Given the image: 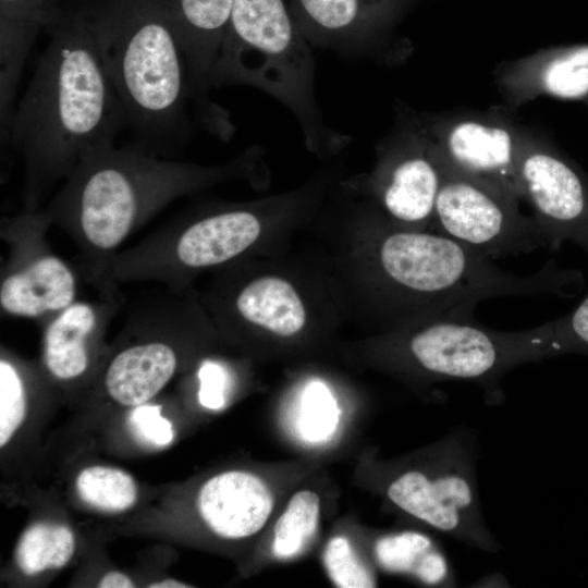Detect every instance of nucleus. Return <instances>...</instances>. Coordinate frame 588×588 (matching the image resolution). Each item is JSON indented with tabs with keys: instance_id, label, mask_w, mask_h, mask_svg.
<instances>
[{
	"instance_id": "f257e3e1",
	"label": "nucleus",
	"mask_w": 588,
	"mask_h": 588,
	"mask_svg": "<svg viewBox=\"0 0 588 588\" xmlns=\"http://www.w3.org/2000/svg\"><path fill=\"white\" fill-rule=\"evenodd\" d=\"M12 117L9 146L24 166L23 208L37 210L88 151L114 144L125 119L81 0L64 2Z\"/></svg>"
},
{
	"instance_id": "f03ea898",
	"label": "nucleus",
	"mask_w": 588,
	"mask_h": 588,
	"mask_svg": "<svg viewBox=\"0 0 588 588\" xmlns=\"http://www.w3.org/2000/svg\"><path fill=\"white\" fill-rule=\"evenodd\" d=\"M244 160L203 168L154 155L136 144L85 154L46 212L79 253L84 278L98 292L118 290L110 267L122 243L174 199L242 172Z\"/></svg>"
},
{
	"instance_id": "7ed1b4c3",
	"label": "nucleus",
	"mask_w": 588,
	"mask_h": 588,
	"mask_svg": "<svg viewBox=\"0 0 588 588\" xmlns=\"http://www.w3.org/2000/svg\"><path fill=\"white\" fill-rule=\"evenodd\" d=\"M134 144L170 158L189 137L184 52L167 0H81Z\"/></svg>"
},
{
	"instance_id": "20e7f679",
	"label": "nucleus",
	"mask_w": 588,
	"mask_h": 588,
	"mask_svg": "<svg viewBox=\"0 0 588 588\" xmlns=\"http://www.w3.org/2000/svg\"><path fill=\"white\" fill-rule=\"evenodd\" d=\"M245 85L283 103L311 150L330 151L348 136L328 126L315 97V62L287 0H234L211 87Z\"/></svg>"
},
{
	"instance_id": "39448f33",
	"label": "nucleus",
	"mask_w": 588,
	"mask_h": 588,
	"mask_svg": "<svg viewBox=\"0 0 588 588\" xmlns=\"http://www.w3.org/2000/svg\"><path fill=\"white\" fill-rule=\"evenodd\" d=\"M442 162L433 215L441 234L491 259L547 248L540 228L519 211L518 200Z\"/></svg>"
},
{
	"instance_id": "423d86ee",
	"label": "nucleus",
	"mask_w": 588,
	"mask_h": 588,
	"mask_svg": "<svg viewBox=\"0 0 588 588\" xmlns=\"http://www.w3.org/2000/svg\"><path fill=\"white\" fill-rule=\"evenodd\" d=\"M52 225L45 209L2 219L8 257L0 273L1 313L45 322L76 301L77 275L46 240Z\"/></svg>"
},
{
	"instance_id": "0eeeda50",
	"label": "nucleus",
	"mask_w": 588,
	"mask_h": 588,
	"mask_svg": "<svg viewBox=\"0 0 588 588\" xmlns=\"http://www.w3.org/2000/svg\"><path fill=\"white\" fill-rule=\"evenodd\" d=\"M180 297L181 291L167 289L128 310L124 330L134 341L112 356L103 373V388L118 404L146 403L176 372L180 357L173 341L191 321L188 302Z\"/></svg>"
},
{
	"instance_id": "6e6552de",
	"label": "nucleus",
	"mask_w": 588,
	"mask_h": 588,
	"mask_svg": "<svg viewBox=\"0 0 588 588\" xmlns=\"http://www.w3.org/2000/svg\"><path fill=\"white\" fill-rule=\"evenodd\" d=\"M412 118L452 168L523 200L516 152L524 130L505 106L486 112L418 114Z\"/></svg>"
},
{
	"instance_id": "1a4fd4ad",
	"label": "nucleus",
	"mask_w": 588,
	"mask_h": 588,
	"mask_svg": "<svg viewBox=\"0 0 588 588\" xmlns=\"http://www.w3.org/2000/svg\"><path fill=\"white\" fill-rule=\"evenodd\" d=\"M516 173L523 200L532 209L547 248L564 242L588 257V180L544 139L524 130L516 152Z\"/></svg>"
},
{
	"instance_id": "9d476101",
	"label": "nucleus",
	"mask_w": 588,
	"mask_h": 588,
	"mask_svg": "<svg viewBox=\"0 0 588 588\" xmlns=\"http://www.w3.org/2000/svg\"><path fill=\"white\" fill-rule=\"evenodd\" d=\"M443 179V162L412 115L383 146L377 172V194L387 215L406 226L433 220Z\"/></svg>"
},
{
	"instance_id": "9b49d317",
	"label": "nucleus",
	"mask_w": 588,
	"mask_h": 588,
	"mask_svg": "<svg viewBox=\"0 0 588 588\" xmlns=\"http://www.w3.org/2000/svg\"><path fill=\"white\" fill-rule=\"evenodd\" d=\"M422 0H287L310 46L348 53L379 50Z\"/></svg>"
},
{
	"instance_id": "f8f14e48",
	"label": "nucleus",
	"mask_w": 588,
	"mask_h": 588,
	"mask_svg": "<svg viewBox=\"0 0 588 588\" xmlns=\"http://www.w3.org/2000/svg\"><path fill=\"white\" fill-rule=\"evenodd\" d=\"M234 0H167L169 15L186 60L191 102L203 122L223 110L208 96L211 75Z\"/></svg>"
},
{
	"instance_id": "ddd939ff",
	"label": "nucleus",
	"mask_w": 588,
	"mask_h": 588,
	"mask_svg": "<svg viewBox=\"0 0 588 588\" xmlns=\"http://www.w3.org/2000/svg\"><path fill=\"white\" fill-rule=\"evenodd\" d=\"M98 293L97 299L75 301L44 322L42 362L59 381H74L88 372L93 350L120 309L119 289Z\"/></svg>"
},
{
	"instance_id": "4468645a",
	"label": "nucleus",
	"mask_w": 588,
	"mask_h": 588,
	"mask_svg": "<svg viewBox=\"0 0 588 588\" xmlns=\"http://www.w3.org/2000/svg\"><path fill=\"white\" fill-rule=\"evenodd\" d=\"M495 82L513 111L540 96L581 99L588 95V45L543 49L505 62Z\"/></svg>"
},
{
	"instance_id": "2eb2a0df",
	"label": "nucleus",
	"mask_w": 588,
	"mask_h": 588,
	"mask_svg": "<svg viewBox=\"0 0 588 588\" xmlns=\"http://www.w3.org/2000/svg\"><path fill=\"white\" fill-rule=\"evenodd\" d=\"M197 507L216 535L242 539L265 526L273 509V497L259 477L231 470L205 482L198 492Z\"/></svg>"
},
{
	"instance_id": "dca6fc26",
	"label": "nucleus",
	"mask_w": 588,
	"mask_h": 588,
	"mask_svg": "<svg viewBox=\"0 0 588 588\" xmlns=\"http://www.w3.org/2000/svg\"><path fill=\"white\" fill-rule=\"evenodd\" d=\"M56 0H0V119L9 123L24 64L41 30L57 17Z\"/></svg>"
},
{
	"instance_id": "f3484780",
	"label": "nucleus",
	"mask_w": 588,
	"mask_h": 588,
	"mask_svg": "<svg viewBox=\"0 0 588 588\" xmlns=\"http://www.w3.org/2000/svg\"><path fill=\"white\" fill-rule=\"evenodd\" d=\"M389 499L406 513L451 531L460 524V512L468 507L473 493L468 482L455 475L430 479L419 471H407L388 488Z\"/></svg>"
},
{
	"instance_id": "a211bd4d",
	"label": "nucleus",
	"mask_w": 588,
	"mask_h": 588,
	"mask_svg": "<svg viewBox=\"0 0 588 588\" xmlns=\"http://www.w3.org/2000/svg\"><path fill=\"white\" fill-rule=\"evenodd\" d=\"M233 306L240 318L277 335L291 336L306 322L304 304L294 286L278 277H260L241 287Z\"/></svg>"
},
{
	"instance_id": "6ab92c4d",
	"label": "nucleus",
	"mask_w": 588,
	"mask_h": 588,
	"mask_svg": "<svg viewBox=\"0 0 588 588\" xmlns=\"http://www.w3.org/2000/svg\"><path fill=\"white\" fill-rule=\"evenodd\" d=\"M379 564L391 572L408 573L426 584H438L446 575L444 558L421 534L405 531L380 538L375 546Z\"/></svg>"
},
{
	"instance_id": "aec40b11",
	"label": "nucleus",
	"mask_w": 588,
	"mask_h": 588,
	"mask_svg": "<svg viewBox=\"0 0 588 588\" xmlns=\"http://www.w3.org/2000/svg\"><path fill=\"white\" fill-rule=\"evenodd\" d=\"M74 550V535L69 527L36 523L22 534L15 549V562L25 575H35L65 566Z\"/></svg>"
},
{
	"instance_id": "412c9836",
	"label": "nucleus",
	"mask_w": 588,
	"mask_h": 588,
	"mask_svg": "<svg viewBox=\"0 0 588 588\" xmlns=\"http://www.w3.org/2000/svg\"><path fill=\"white\" fill-rule=\"evenodd\" d=\"M319 514L320 500L316 492H296L274 526L273 555L281 560L299 555L317 531Z\"/></svg>"
},
{
	"instance_id": "4be33fe9",
	"label": "nucleus",
	"mask_w": 588,
	"mask_h": 588,
	"mask_svg": "<svg viewBox=\"0 0 588 588\" xmlns=\"http://www.w3.org/2000/svg\"><path fill=\"white\" fill-rule=\"evenodd\" d=\"M75 487L85 503L105 512H123L137 501L133 477L114 467H86L77 475Z\"/></svg>"
},
{
	"instance_id": "5701e85b",
	"label": "nucleus",
	"mask_w": 588,
	"mask_h": 588,
	"mask_svg": "<svg viewBox=\"0 0 588 588\" xmlns=\"http://www.w3.org/2000/svg\"><path fill=\"white\" fill-rule=\"evenodd\" d=\"M299 430L309 442L326 441L334 432L340 409L329 388L319 380L309 382L302 394Z\"/></svg>"
},
{
	"instance_id": "b1692460",
	"label": "nucleus",
	"mask_w": 588,
	"mask_h": 588,
	"mask_svg": "<svg viewBox=\"0 0 588 588\" xmlns=\"http://www.w3.org/2000/svg\"><path fill=\"white\" fill-rule=\"evenodd\" d=\"M26 414V390L16 365L0 359V446L3 448L22 425Z\"/></svg>"
},
{
	"instance_id": "393cba45",
	"label": "nucleus",
	"mask_w": 588,
	"mask_h": 588,
	"mask_svg": "<svg viewBox=\"0 0 588 588\" xmlns=\"http://www.w3.org/2000/svg\"><path fill=\"white\" fill-rule=\"evenodd\" d=\"M323 564L332 583L341 588L375 587L368 569L358 560L344 537H334L323 552Z\"/></svg>"
},
{
	"instance_id": "a878e982",
	"label": "nucleus",
	"mask_w": 588,
	"mask_h": 588,
	"mask_svg": "<svg viewBox=\"0 0 588 588\" xmlns=\"http://www.w3.org/2000/svg\"><path fill=\"white\" fill-rule=\"evenodd\" d=\"M549 352L588 354V292L569 314L543 324Z\"/></svg>"
},
{
	"instance_id": "bb28decb",
	"label": "nucleus",
	"mask_w": 588,
	"mask_h": 588,
	"mask_svg": "<svg viewBox=\"0 0 588 588\" xmlns=\"http://www.w3.org/2000/svg\"><path fill=\"white\" fill-rule=\"evenodd\" d=\"M158 405L140 404L131 414V422L136 432L147 442L163 446L172 442L174 433L172 424L164 418Z\"/></svg>"
},
{
	"instance_id": "cd10ccee",
	"label": "nucleus",
	"mask_w": 588,
	"mask_h": 588,
	"mask_svg": "<svg viewBox=\"0 0 588 588\" xmlns=\"http://www.w3.org/2000/svg\"><path fill=\"white\" fill-rule=\"evenodd\" d=\"M199 403L209 409H220L225 404L228 372L224 367L212 360H205L198 369Z\"/></svg>"
},
{
	"instance_id": "c85d7f7f",
	"label": "nucleus",
	"mask_w": 588,
	"mask_h": 588,
	"mask_svg": "<svg viewBox=\"0 0 588 588\" xmlns=\"http://www.w3.org/2000/svg\"><path fill=\"white\" fill-rule=\"evenodd\" d=\"M100 588H132L134 583L132 579L121 572H109L99 581Z\"/></svg>"
},
{
	"instance_id": "c756f323",
	"label": "nucleus",
	"mask_w": 588,
	"mask_h": 588,
	"mask_svg": "<svg viewBox=\"0 0 588 588\" xmlns=\"http://www.w3.org/2000/svg\"><path fill=\"white\" fill-rule=\"evenodd\" d=\"M149 588H182V587H189L188 585L186 584H183L181 581H177V580H173V579H166V580H162V581H159V583H154L151 585L148 586Z\"/></svg>"
},
{
	"instance_id": "7c9ffc66",
	"label": "nucleus",
	"mask_w": 588,
	"mask_h": 588,
	"mask_svg": "<svg viewBox=\"0 0 588 588\" xmlns=\"http://www.w3.org/2000/svg\"><path fill=\"white\" fill-rule=\"evenodd\" d=\"M70 1H75V0H56L57 4L59 5H61L64 2H70Z\"/></svg>"
}]
</instances>
